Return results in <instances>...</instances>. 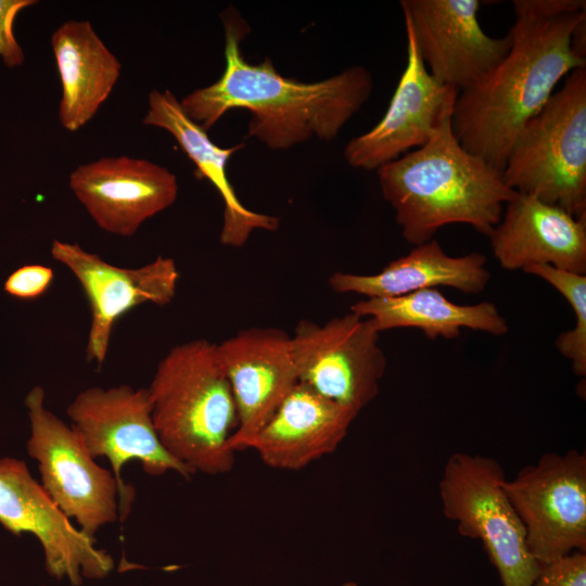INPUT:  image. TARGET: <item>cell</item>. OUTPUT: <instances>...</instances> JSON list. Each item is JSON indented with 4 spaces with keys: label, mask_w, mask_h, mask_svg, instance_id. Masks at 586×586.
I'll return each instance as SVG.
<instances>
[{
    "label": "cell",
    "mask_w": 586,
    "mask_h": 586,
    "mask_svg": "<svg viewBox=\"0 0 586 586\" xmlns=\"http://www.w3.org/2000/svg\"><path fill=\"white\" fill-rule=\"evenodd\" d=\"M24 404L30 423L28 455L38 462L42 487L81 532L93 537L104 524L117 520V483L98 466L82 438L44 407V391L34 386Z\"/></svg>",
    "instance_id": "obj_8"
},
{
    "label": "cell",
    "mask_w": 586,
    "mask_h": 586,
    "mask_svg": "<svg viewBox=\"0 0 586 586\" xmlns=\"http://www.w3.org/2000/svg\"><path fill=\"white\" fill-rule=\"evenodd\" d=\"M357 415L297 382L245 450L273 469L301 470L335 451Z\"/></svg>",
    "instance_id": "obj_18"
},
{
    "label": "cell",
    "mask_w": 586,
    "mask_h": 586,
    "mask_svg": "<svg viewBox=\"0 0 586 586\" xmlns=\"http://www.w3.org/2000/svg\"><path fill=\"white\" fill-rule=\"evenodd\" d=\"M69 188L105 232L131 237L143 222L174 204L176 176L143 158L103 157L76 167Z\"/></svg>",
    "instance_id": "obj_16"
},
{
    "label": "cell",
    "mask_w": 586,
    "mask_h": 586,
    "mask_svg": "<svg viewBox=\"0 0 586 586\" xmlns=\"http://www.w3.org/2000/svg\"><path fill=\"white\" fill-rule=\"evenodd\" d=\"M407 64L381 120L353 138L346 162L365 170L379 169L424 145L451 118L459 90L437 81L426 69L410 29L405 26Z\"/></svg>",
    "instance_id": "obj_13"
},
{
    "label": "cell",
    "mask_w": 586,
    "mask_h": 586,
    "mask_svg": "<svg viewBox=\"0 0 586 586\" xmlns=\"http://www.w3.org/2000/svg\"><path fill=\"white\" fill-rule=\"evenodd\" d=\"M351 311L372 319L380 333L396 328H415L430 340H451L460 335L461 329L497 336L508 332L507 321L494 303L459 305L437 289L395 297L366 298L353 304Z\"/></svg>",
    "instance_id": "obj_22"
},
{
    "label": "cell",
    "mask_w": 586,
    "mask_h": 586,
    "mask_svg": "<svg viewBox=\"0 0 586 586\" xmlns=\"http://www.w3.org/2000/svg\"><path fill=\"white\" fill-rule=\"evenodd\" d=\"M0 524L14 535L34 534L44 550L48 572L58 578L66 575L78 585L80 570L86 577L101 578L113 568L110 555L71 524L16 458H0Z\"/></svg>",
    "instance_id": "obj_14"
},
{
    "label": "cell",
    "mask_w": 586,
    "mask_h": 586,
    "mask_svg": "<svg viewBox=\"0 0 586 586\" xmlns=\"http://www.w3.org/2000/svg\"><path fill=\"white\" fill-rule=\"evenodd\" d=\"M506 56L482 79L459 91L451 128L459 143L501 171L512 144L545 105L558 82L586 59L571 47V34L586 10L542 16L514 10Z\"/></svg>",
    "instance_id": "obj_2"
},
{
    "label": "cell",
    "mask_w": 586,
    "mask_h": 586,
    "mask_svg": "<svg viewBox=\"0 0 586 586\" xmlns=\"http://www.w3.org/2000/svg\"><path fill=\"white\" fill-rule=\"evenodd\" d=\"M502 176L518 193L586 217V66L571 72L525 123Z\"/></svg>",
    "instance_id": "obj_5"
},
{
    "label": "cell",
    "mask_w": 586,
    "mask_h": 586,
    "mask_svg": "<svg viewBox=\"0 0 586 586\" xmlns=\"http://www.w3.org/2000/svg\"><path fill=\"white\" fill-rule=\"evenodd\" d=\"M53 270L40 264L24 265L9 275L3 289L9 295L20 300L41 296L53 280Z\"/></svg>",
    "instance_id": "obj_25"
},
{
    "label": "cell",
    "mask_w": 586,
    "mask_h": 586,
    "mask_svg": "<svg viewBox=\"0 0 586 586\" xmlns=\"http://www.w3.org/2000/svg\"><path fill=\"white\" fill-rule=\"evenodd\" d=\"M216 349L238 409V428L229 441L237 453L245 450L298 382L292 339L279 328L252 327L216 344Z\"/></svg>",
    "instance_id": "obj_15"
},
{
    "label": "cell",
    "mask_w": 586,
    "mask_h": 586,
    "mask_svg": "<svg viewBox=\"0 0 586 586\" xmlns=\"http://www.w3.org/2000/svg\"><path fill=\"white\" fill-rule=\"evenodd\" d=\"M513 11H525L542 16H557L561 14L586 10L584 0H513Z\"/></svg>",
    "instance_id": "obj_26"
},
{
    "label": "cell",
    "mask_w": 586,
    "mask_h": 586,
    "mask_svg": "<svg viewBox=\"0 0 586 586\" xmlns=\"http://www.w3.org/2000/svg\"><path fill=\"white\" fill-rule=\"evenodd\" d=\"M66 412L91 457L105 456L110 460L117 483L120 521L126 519L135 498L133 488L126 485L120 475L126 462L138 460L152 476L167 471L187 479L194 474L160 441L148 387L133 388L127 384L88 387L74 398Z\"/></svg>",
    "instance_id": "obj_7"
},
{
    "label": "cell",
    "mask_w": 586,
    "mask_h": 586,
    "mask_svg": "<svg viewBox=\"0 0 586 586\" xmlns=\"http://www.w3.org/2000/svg\"><path fill=\"white\" fill-rule=\"evenodd\" d=\"M52 257L76 277L88 298L91 322L88 361L104 362L112 330L125 313L146 303L164 306L175 297L179 270L171 257L157 256L138 268L112 265L77 243L54 240Z\"/></svg>",
    "instance_id": "obj_11"
},
{
    "label": "cell",
    "mask_w": 586,
    "mask_h": 586,
    "mask_svg": "<svg viewBox=\"0 0 586 586\" xmlns=\"http://www.w3.org/2000/svg\"><path fill=\"white\" fill-rule=\"evenodd\" d=\"M488 237L504 269L549 265L586 275V217L576 218L532 194L517 192Z\"/></svg>",
    "instance_id": "obj_17"
},
{
    "label": "cell",
    "mask_w": 586,
    "mask_h": 586,
    "mask_svg": "<svg viewBox=\"0 0 586 586\" xmlns=\"http://www.w3.org/2000/svg\"><path fill=\"white\" fill-rule=\"evenodd\" d=\"M404 23L429 73L459 91L474 85L508 53L511 39L488 36L479 0H402Z\"/></svg>",
    "instance_id": "obj_12"
},
{
    "label": "cell",
    "mask_w": 586,
    "mask_h": 586,
    "mask_svg": "<svg viewBox=\"0 0 586 586\" xmlns=\"http://www.w3.org/2000/svg\"><path fill=\"white\" fill-rule=\"evenodd\" d=\"M62 95L58 116L77 131L107 100L120 75V62L88 21H67L51 36Z\"/></svg>",
    "instance_id": "obj_21"
},
{
    "label": "cell",
    "mask_w": 586,
    "mask_h": 586,
    "mask_svg": "<svg viewBox=\"0 0 586 586\" xmlns=\"http://www.w3.org/2000/svg\"><path fill=\"white\" fill-rule=\"evenodd\" d=\"M341 586H357L354 582H347L342 584Z\"/></svg>",
    "instance_id": "obj_27"
},
{
    "label": "cell",
    "mask_w": 586,
    "mask_h": 586,
    "mask_svg": "<svg viewBox=\"0 0 586 586\" xmlns=\"http://www.w3.org/2000/svg\"><path fill=\"white\" fill-rule=\"evenodd\" d=\"M226 66L220 78L180 100L184 113L206 131L228 111L251 113L247 136L271 150L313 138L331 140L371 95V73L360 65L315 82L282 76L266 58L249 63L241 41L250 28L233 9L222 14Z\"/></svg>",
    "instance_id": "obj_1"
},
{
    "label": "cell",
    "mask_w": 586,
    "mask_h": 586,
    "mask_svg": "<svg viewBox=\"0 0 586 586\" xmlns=\"http://www.w3.org/2000/svg\"><path fill=\"white\" fill-rule=\"evenodd\" d=\"M534 559L546 564L586 550V456L546 453L506 481Z\"/></svg>",
    "instance_id": "obj_10"
},
{
    "label": "cell",
    "mask_w": 586,
    "mask_h": 586,
    "mask_svg": "<svg viewBox=\"0 0 586 586\" xmlns=\"http://www.w3.org/2000/svg\"><path fill=\"white\" fill-rule=\"evenodd\" d=\"M486 262V256L477 252L450 256L436 239H432L392 260L380 272L359 275L336 271L329 277L328 283L336 293H355L367 298L395 297L437 286L479 294L491 279Z\"/></svg>",
    "instance_id": "obj_20"
},
{
    "label": "cell",
    "mask_w": 586,
    "mask_h": 586,
    "mask_svg": "<svg viewBox=\"0 0 586 586\" xmlns=\"http://www.w3.org/2000/svg\"><path fill=\"white\" fill-rule=\"evenodd\" d=\"M148 391L155 430L171 456L193 473L232 470L235 453L229 441L238 409L216 343L196 339L171 347Z\"/></svg>",
    "instance_id": "obj_4"
},
{
    "label": "cell",
    "mask_w": 586,
    "mask_h": 586,
    "mask_svg": "<svg viewBox=\"0 0 586 586\" xmlns=\"http://www.w3.org/2000/svg\"><path fill=\"white\" fill-rule=\"evenodd\" d=\"M35 0H0V59L7 67H18L25 54L14 34V22L23 10L36 4Z\"/></svg>",
    "instance_id": "obj_24"
},
{
    "label": "cell",
    "mask_w": 586,
    "mask_h": 586,
    "mask_svg": "<svg viewBox=\"0 0 586 586\" xmlns=\"http://www.w3.org/2000/svg\"><path fill=\"white\" fill-rule=\"evenodd\" d=\"M379 335L372 319L353 311L324 323L301 319L291 335L298 382L359 413L385 373Z\"/></svg>",
    "instance_id": "obj_9"
},
{
    "label": "cell",
    "mask_w": 586,
    "mask_h": 586,
    "mask_svg": "<svg viewBox=\"0 0 586 586\" xmlns=\"http://www.w3.org/2000/svg\"><path fill=\"white\" fill-rule=\"evenodd\" d=\"M377 171L404 239L415 246L451 224H466L488 235L517 193L501 171L459 143L451 118L424 145Z\"/></svg>",
    "instance_id": "obj_3"
},
{
    "label": "cell",
    "mask_w": 586,
    "mask_h": 586,
    "mask_svg": "<svg viewBox=\"0 0 586 586\" xmlns=\"http://www.w3.org/2000/svg\"><path fill=\"white\" fill-rule=\"evenodd\" d=\"M142 123L169 132L195 165L196 178L208 180L220 194L224 215L219 239L224 245L241 247L255 230L278 229L279 218L245 207L228 179L227 163L243 143L227 149L215 144L207 131L184 113L180 101L169 90L150 91Z\"/></svg>",
    "instance_id": "obj_19"
},
{
    "label": "cell",
    "mask_w": 586,
    "mask_h": 586,
    "mask_svg": "<svg viewBox=\"0 0 586 586\" xmlns=\"http://www.w3.org/2000/svg\"><path fill=\"white\" fill-rule=\"evenodd\" d=\"M506 481L495 459L455 453L438 484L442 509L459 534L481 540L502 586H532L542 565L530 552Z\"/></svg>",
    "instance_id": "obj_6"
},
{
    "label": "cell",
    "mask_w": 586,
    "mask_h": 586,
    "mask_svg": "<svg viewBox=\"0 0 586 586\" xmlns=\"http://www.w3.org/2000/svg\"><path fill=\"white\" fill-rule=\"evenodd\" d=\"M532 586H586V553L574 551L543 564Z\"/></svg>",
    "instance_id": "obj_23"
}]
</instances>
